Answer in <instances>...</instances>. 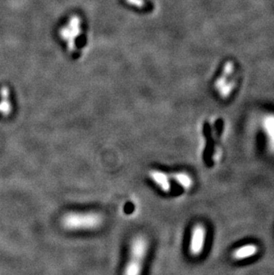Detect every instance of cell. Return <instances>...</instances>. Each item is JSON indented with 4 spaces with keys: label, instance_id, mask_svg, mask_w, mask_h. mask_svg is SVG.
<instances>
[{
    "label": "cell",
    "instance_id": "obj_1",
    "mask_svg": "<svg viewBox=\"0 0 274 275\" xmlns=\"http://www.w3.org/2000/svg\"><path fill=\"white\" fill-rule=\"evenodd\" d=\"M104 215L96 212H70L63 215L61 224L68 231H92L104 225Z\"/></svg>",
    "mask_w": 274,
    "mask_h": 275
},
{
    "label": "cell",
    "instance_id": "obj_2",
    "mask_svg": "<svg viewBox=\"0 0 274 275\" xmlns=\"http://www.w3.org/2000/svg\"><path fill=\"white\" fill-rule=\"evenodd\" d=\"M149 241L144 235L134 236L130 243L129 259L125 266L124 275H141L147 256Z\"/></svg>",
    "mask_w": 274,
    "mask_h": 275
},
{
    "label": "cell",
    "instance_id": "obj_3",
    "mask_svg": "<svg viewBox=\"0 0 274 275\" xmlns=\"http://www.w3.org/2000/svg\"><path fill=\"white\" fill-rule=\"evenodd\" d=\"M207 230L203 224L198 223L191 229L189 242V253L193 258L201 257L207 244Z\"/></svg>",
    "mask_w": 274,
    "mask_h": 275
},
{
    "label": "cell",
    "instance_id": "obj_4",
    "mask_svg": "<svg viewBox=\"0 0 274 275\" xmlns=\"http://www.w3.org/2000/svg\"><path fill=\"white\" fill-rule=\"evenodd\" d=\"M259 253V246L256 243H246L234 248L231 252V259L234 261H244L253 259Z\"/></svg>",
    "mask_w": 274,
    "mask_h": 275
},
{
    "label": "cell",
    "instance_id": "obj_5",
    "mask_svg": "<svg viewBox=\"0 0 274 275\" xmlns=\"http://www.w3.org/2000/svg\"><path fill=\"white\" fill-rule=\"evenodd\" d=\"M262 129L265 135L267 150L274 156V114L265 115L262 120Z\"/></svg>",
    "mask_w": 274,
    "mask_h": 275
},
{
    "label": "cell",
    "instance_id": "obj_6",
    "mask_svg": "<svg viewBox=\"0 0 274 275\" xmlns=\"http://www.w3.org/2000/svg\"><path fill=\"white\" fill-rule=\"evenodd\" d=\"M149 176L154 182V184L157 185L158 187L163 192L165 193L170 192L171 184L169 174L161 170L152 169L149 172Z\"/></svg>",
    "mask_w": 274,
    "mask_h": 275
},
{
    "label": "cell",
    "instance_id": "obj_7",
    "mask_svg": "<svg viewBox=\"0 0 274 275\" xmlns=\"http://www.w3.org/2000/svg\"><path fill=\"white\" fill-rule=\"evenodd\" d=\"M170 179H173L178 185H180L184 190H191L194 185L193 178H191V174L187 172L179 171L174 172L169 174Z\"/></svg>",
    "mask_w": 274,
    "mask_h": 275
},
{
    "label": "cell",
    "instance_id": "obj_8",
    "mask_svg": "<svg viewBox=\"0 0 274 275\" xmlns=\"http://www.w3.org/2000/svg\"><path fill=\"white\" fill-rule=\"evenodd\" d=\"M0 94L2 97V102L0 103V111L5 116H8L11 112V104L9 102V89L7 87H4L0 90Z\"/></svg>",
    "mask_w": 274,
    "mask_h": 275
}]
</instances>
